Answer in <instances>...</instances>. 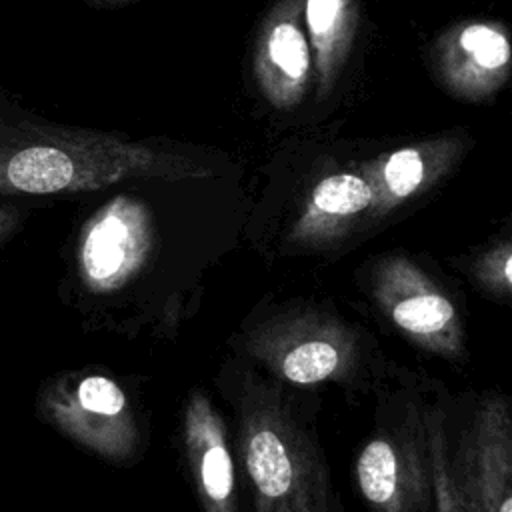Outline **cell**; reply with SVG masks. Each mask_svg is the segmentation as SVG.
Instances as JSON below:
<instances>
[{"instance_id": "5b68a950", "label": "cell", "mask_w": 512, "mask_h": 512, "mask_svg": "<svg viewBox=\"0 0 512 512\" xmlns=\"http://www.w3.org/2000/svg\"><path fill=\"white\" fill-rule=\"evenodd\" d=\"M40 410L60 432L104 458H128L138 442L128 400L104 374L52 380L40 392Z\"/></svg>"}, {"instance_id": "7c38bea8", "label": "cell", "mask_w": 512, "mask_h": 512, "mask_svg": "<svg viewBox=\"0 0 512 512\" xmlns=\"http://www.w3.org/2000/svg\"><path fill=\"white\" fill-rule=\"evenodd\" d=\"M374 206V190L364 172H334L324 176L310 190L298 214L290 238L314 248L338 242Z\"/></svg>"}, {"instance_id": "9c48e42d", "label": "cell", "mask_w": 512, "mask_h": 512, "mask_svg": "<svg viewBox=\"0 0 512 512\" xmlns=\"http://www.w3.org/2000/svg\"><path fill=\"white\" fill-rule=\"evenodd\" d=\"M304 0H280L264 20L254 48V76L276 110L298 106L310 84L312 48L300 26Z\"/></svg>"}, {"instance_id": "e0dca14e", "label": "cell", "mask_w": 512, "mask_h": 512, "mask_svg": "<svg viewBox=\"0 0 512 512\" xmlns=\"http://www.w3.org/2000/svg\"><path fill=\"white\" fill-rule=\"evenodd\" d=\"M22 220L24 210L18 204L0 200V244H4L18 230Z\"/></svg>"}, {"instance_id": "9a60e30c", "label": "cell", "mask_w": 512, "mask_h": 512, "mask_svg": "<svg viewBox=\"0 0 512 512\" xmlns=\"http://www.w3.org/2000/svg\"><path fill=\"white\" fill-rule=\"evenodd\" d=\"M424 432L436 512H470L460 492L456 490L448 470V442L442 414L428 412L424 418Z\"/></svg>"}, {"instance_id": "3957f363", "label": "cell", "mask_w": 512, "mask_h": 512, "mask_svg": "<svg viewBox=\"0 0 512 512\" xmlns=\"http://www.w3.org/2000/svg\"><path fill=\"white\" fill-rule=\"evenodd\" d=\"M248 348L274 374L296 384L350 380L360 360L354 332L320 312L274 318L250 336Z\"/></svg>"}, {"instance_id": "7a4b0ae2", "label": "cell", "mask_w": 512, "mask_h": 512, "mask_svg": "<svg viewBox=\"0 0 512 512\" xmlns=\"http://www.w3.org/2000/svg\"><path fill=\"white\" fill-rule=\"evenodd\" d=\"M238 446L256 512H340L318 442L266 388H248Z\"/></svg>"}, {"instance_id": "30bf717a", "label": "cell", "mask_w": 512, "mask_h": 512, "mask_svg": "<svg viewBox=\"0 0 512 512\" xmlns=\"http://www.w3.org/2000/svg\"><path fill=\"white\" fill-rule=\"evenodd\" d=\"M148 248L144 210L130 198H116L84 226L78 270L92 290L120 286L142 262Z\"/></svg>"}, {"instance_id": "8992f818", "label": "cell", "mask_w": 512, "mask_h": 512, "mask_svg": "<svg viewBox=\"0 0 512 512\" xmlns=\"http://www.w3.org/2000/svg\"><path fill=\"white\" fill-rule=\"evenodd\" d=\"M448 470L470 512H512V420L506 398L480 402Z\"/></svg>"}, {"instance_id": "2e32d148", "label": "cell", "mask_w": 512, "mask_h": 512, "mask_svg": "<svg viewBox=\"0 0 512 512\" xmlns=\"http://www.w3.org/2000/svg\"><path fill=\"white\" fill-rule=\"evenodd\" d=\"M512 248L508 240H502L482 252L474 264L472 274L476 282L496 296H510L512 288Z\"/></svg>"}, {"instance_id": "4fadbf2b", "label": "cell", "mask_w": 512, "mask_h": 512, "mask_svg": "<svg viewBox=\"0 0 512 512\" xmlns=\"http://www.w3.org/2000/svg\"><path fill=\"white\" fill-rule=\"evenodd\" d=\"M460 150L458 140L440 138L398 148L366 164L364 174L374 190L370 216L382 218L402 202L426 192L452 168Z\"/></svg>"}, {"instance_id": "6da1fadb", "label": "cell", "mask_w": 512, "mask_h": 512, "mask_svg": "<svg viewBox=\"0 0 512 512\" xmlns=\"http://www.w3.org/2000/svg\"><path fill=\"white\" fill-rule=\"evenodd\" d=\"M194 160L90 128L50 122L0 90V198L98 190L130 178H204Z\"/></svg>"}, {"instance_id": "ba28073f", "label": "cell", "mask_w": 512, "mask_h": 512, "mask_svg": "<svg viewBox=\"0 0 512 512\" xmlns=\"http://www.w3.org/2000/svg\"><path fill=\"white\" fill-rule=\"evenodd\" d=\"M512 44L496 22H462L432 48L434 72L454 98L480 102L494 96L510 76Z\"/></svg>"}, {"instance_id": "52a82bcc", "label": "cell", "mask_w": 512, "mask_h": 512, "mask_svg": "<svg viewBox=\"0 0 512 512\" xmlns=\"http://www.w3.org/2000/svg\"><path fill=\"white\" fill-rule=\"evenodd\" d=\"M356 480L376 512H424L432 498L424 422L374 436L358 454Z\"/></svg>"}, {"instance_id": "5bb4252c", "label": "cell", "mask_w": 512, "mask_h": 512, "mask_svg": "<svg viewBox=\"0 0 512 512\" xmlns=\"http://www.w3.org/2000/svg\"><path fill=\"white\" fill-rule=\"evenodd\" d=\"M308 42L314 52L318 96H328L350 54L356 32V0H304Z\"/></svg>"}, {"instance_id": "8fae6325", "label": "cell", "mask_w": 512, "mask_h": 512, "mask_svg": "<svg viewBox=\"0 0 512 512\" xmlns=\"http://www.w3.org/2000/svg\"><path fill=\"white\" fill-rule=\"evenodd\" d=\"M184 448L206 512H236V478L226 426L210 398L194 390L184 410Z\"/></svg>"}, {"instance_id": "ac0fdd59", "label": "cell", "mask_w": 512, "mask_h": 512, "mask_svg": "<svg viewBox=\"0 0 512 512\" xmlns=\"http://www.w3.org/2000/svg\"><path fill=\"white\" fill-rule=\"evenodd\" d=\"M90 6H98V8H104V6H118V4H124V2H132V0H86Z\"/></svg>"}, {"instance_id": "277c9868", "label": "cell", "mask_w": 512, "mask_h": 512, "mask_svg": "<svg viewBox=\"0 0 512 512\" xmlns=\"http://www.w3.org/2000/svg\"><path fill=\"white\" fill-rule=\"evenodd\" d=\"M376 306L416 346L444 358L464 356V328L454 302L412 260L382 258L370 276Z\"/></svg>"}]
</instances>
